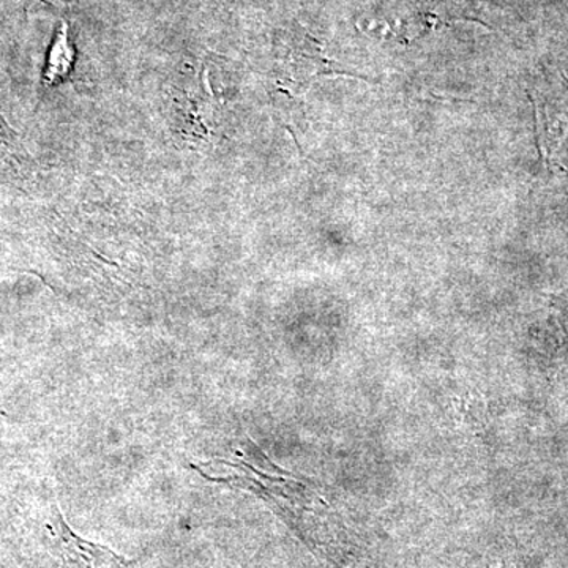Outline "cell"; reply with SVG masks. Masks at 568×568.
<instances>
[{
  "instance_id": "cell-1",
  "label": "cell",
  "mask_w": 568,
  "mask_h": 568,
  "mask_svg": "<svg viewBox=\"0 0 568 568\" xmlns=\"http://www.w3.org/2000/svg\"><path fill=\"white\" fill-rule=\"evenodd\" d=\"M52 534L62 568H129L126 560L111 549L71 532L59 511H55Z\"/></svg>"
},
{
  "instance_id": "cell-2",
  "label": "cell",
  "mask_w": 568,
  "mask_h": 568,
  "mask_svg": "<svg viewBox=\"0 0 568 568\" xmlns=\"http://www.w3.org/2000/svg\"><path fill=\"white\" fill-rule=\"evenodd\" d=\"M74 51L69 41V28L65 22L59 29L52 43L50 55H48V65L44 70V85H52L69 77L71 67H73Z\"/></svg>"
}]
</instances>
